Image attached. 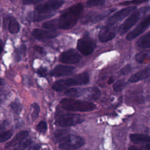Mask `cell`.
<instances>
[{
  "label": "cell",
  "mask_w": 150,
  "mask_h": 150,
  "mask_svg": "<svg viewBox=\"0 0 150 150\" xmlns=\"http://www.w3.org/2000/svg\"><path fill=\"white\" fill-rule=\"evenodd\" d=\"M83 6L81 3L74 5L65 10L57 19H53L43 23L42 26L46 29H69L77 22L83 11Z\"/></svg>",
  "instance_id": "6da1fadb"
},
{
  "label": "cell",
  "mask_w": 150,
  "mask_h": 150,
  "mask_svg": "<svg viewBox=\"0 0 150 150\" xmlns=\"http://www.w3.org/2000/svg\"><path fill=\"white\" fill-rule=\"evenodd\" d=\"M89 80L88 74L87 72H83L74 77L61 79L56 81L52 86V88L56 91H62L70 87L86 84L89 82Z\"/></svg>",
  "instance_id": "7a4b0ae2"
},
{
  "label": "cell",
  "mask_w": 150,
  "mask_h": 150,
  "mask_svg": "<svg viewBox=\"0 0 150 150\" xmlns=\"http://www.w3.org/2000/svg\"><path fill=\"white\" fill-rule=\"evenodd\" d=\"M60 104L64 110L71 111L86 112L96 108V105L91 102L73 98H63L61 100Z\"/></svg>",
  "instance_id": "3957f363"
},
{
  "label": "cell",
  "mask_w": 150,
  "mask_h": 150,
  "mask_svg": "<svg viewBox=\"0 0 150 150\" xmlns=\"http://www.w3.org/2000/svg\"><path fill=\"white\" fill-rule=\"evenodd\" d=\"M59 148L62 150H73L81 147L84 144V139L80 136L67 135L59 138Z\"/></svg>",
  "instance_id": "277c9868"
},
{
  "label": "cell",
  "mask_w": 150,
  "mask_h": 150,
  "mask_svg": "<svg viewBox=\"0 0 150 150\" xmlns=\"http://www.w3.org/2000/svg\"><path fill=\"white\" fill-rule=\"evenodd\" d=\"M149 9V6L140 8L134 12L119 27L118 32L120 35L125 33L131 27H132L139 19L142 14L148 11Z\"/></svg>",
  "instance_id": "5b68a950"
},
{
  "label": "cell",
  "mask_w": 150,
  "mask_h": 150,
  "mask_svg": "<svg viewBox=\"0 0 150 150\" xmlns=\"http://www.w3.org/2000/svg\"><path fill=\"white\" fill-rule=\"evenodd\" d=\"M83 117L76 114H65L59 116L56 120V124L60 127H67L76 125L84 121Z\"/></svg>",
  "instance_id": "8992f818"
},
{
  "label": "cell",
  "mask_w": 150,
  "mask_h": 150,
  "mask_svg": "<svg viewBox=\"0 0 150 150\" xmlns=\"http://www.w3.org/2000/svg\"><path fill=\"white\" fill-rule=\"evenodd\" d=\"M96 42L90 37L84 36L78 40L77 48L83 54L87 56L93 53L96 48Z\"/></svg>",
  "instance_id": "52a82bcc"
},
{
  "label": "cell",
  "mask_w": 150,
  "mask_h": 150,
  "mask_svg": "<svg viewBox=\"0 0 150 150\" xmlns=\"http://www.w3.org/2000/svg\"><path fill=\"white\" fill-rule=\"evenodd\" d=\"M64 2L62 0H52L47 1L43 4L36 5L35 7V12L40 13H49L62 6Z\"/></svg>",
  "instance_id": "ba28073f"
},
{
  "label": "cell",
  "mask_w": 150,
  "mask_h": 150,
  "mask_svg": "<svg viewBox=\"0 0 150 150\" xmlns=\"http://www.w3.org/2000/svg\"><path fill=\"white\" fill-rule=\"evenodd\" d=\"M81 59V56L74 49H69L63 52L59 57L60 62L70 64L77 63Z\"/></svg>",
  "instance_id": "9c48e42d"
},
{
  "label": "cell",
  "mask_w": 150,
  "mask_h": 150,
  "mask_svg": "<svg viewBox=\"0 0 150 150\" xmlns=\"http://www.w3.org/2000/svg\"><path fill=\"white\" fill-rule=\"evenodd\" d=\"M135 6H129L120 10L108 18L107 20V26H112L114 25L128 16L131 12L135 10Z\"/></svg>",
  "instance_id": "30bf717a"
},
{
  "label": "cell",
  "mask_w": 150,
  "mask_h": 150,
  "mask_svg": "<svg viewBox=\"0 0 150 150\" xmlns=\"http://www.w3.org/2000/svg\"><path fill=\"white\" fill-rule=\"evenodd\" d=\"M150 15L144 18L133 30L130 31L126 36V39L128 40L134 39L144 32L149 26Z\"/></svg>",
  "instance_id": "8fae6325"
},
{
  "label": "cell",
  "mask_w": 150,
  "mask_h": 150,
  "mask_svg": "<svg viewBox=\"0 0 150 150\" xmlns=\"http://www.w3.org/2000/svg\"><path fill=\"white\" fill-rule=\"evenodd\" d=\"M32 34L33 36L38 40H46L55 38L59 33L54 30H45L36 28L33 30Z\"/></svg>",
  "instance_id": "7c38bea8"
},
{
  "label": "cell",
  "mask_w": 150,
  "mask_h": 150,
  "mask_svg": "<svg viewBox=\"0 0 150 150\" xmlns=\"http://www.w3.org/2000/svg\"><path fill=\"white\" fill-rule=\"evenodd\" d=\"M101 96L100 89L96 87L87 88H79L78 97L80 96L85 97L90 100H97Z\"/></svg>",
  "instance_id": "4fadbf2b"
},
{
  "label": "cell",
  "mask_w": 150,
  "mask_h": 150,
  "mask_svg": "<svg viewBox=\"0 0 150 150\" xmlns=\"http://www.w3.org/2000/svg\"><path fill=\"white\" fill-rule=\"evenodd\" d=\"M74 69V67L57 65L50 73V76L54 77H60L71 74Z\"/></svg>",
  "instance_id": "5bb4252c"
},
{
  "label": "cell",
  "mask_w": 150,
  "mask_h": 150,
  "mask_svg": "<svg viewBox=\"0 0 150 150\" xmlns=\"http://www.w3.org/2000/svg\"><path fill=\"white\" fill-rule=\"evenodd\" d=\"M115 36V32L112 26H105L103 27L98 35L99 40L102 42H106L111 40Z\"/></svg>",
  "instance_id": "9a60e30c"
},
{
  "label": "cell",
  "mask_w": 150,
  "mask_h": 150,
  "mask_svg": "<svg viewBox=\"0 0 150 150\" xmlns=\"http://www.w3.org/2000/svg\"><path fill=\"white\" fill-rule=\"evenodd\" d=\"M111 11H104L102 12H96L93 14L89 15L87 16H86L83 20L81 21V22L84 24H87L88 23H96L98 21H100V20L103 19L105 17H106L110 12Z\"/></svg>",
  "instance_id": "2e32d148"
},
{
  "label": "cell",
  "mask_w": 150,
  "mask_h": 150,
  "mask_svg": "<svg viewBox=\"0 0 150 150\" xmlns=\"http://www.w3.org/2000/svg\"><path fill=\"white\" fill-rule=\"evenodd\" d=\"M29 135V132L27 131H22L16 134L13 138L6 145V148H9L15 146L23 141Z\"/></svg>",
  "instance_id": "e0dca14e"
},
{
  "label": "cell",
  "mask_w": 150,
  "mask_h": 150,
  "mask_svg": "<svg viewBox=\"0 0 150 150\" xmlns=\"http://www.w3.org/2000/svg\"><path fill=\"white\" fill-rule=\"evenodd\" d=\"M149 77V67H148L146 69L139 71L132 76H131L129 79L128 81L130 83H135L140 80L147 79Z\"/></svg>",
  "instance_id": "ac0fdd59"
},
{
  "label": "cell",
  "mask_w": 150,
  "mask_h": 150,
  "mask_svg": "<svg viewBox=\"0 0 150 150\" xmlns=\"http://www.w3.org/2000/svg\"><path fill=\"white\" fill-rule=\"evenodd\" d=\"M54 13H38L36 12H32L28 14V20L31 21H40L41 20L49 18L53 16Z\"/></svg>",
  "instance_id": "d6986e66"
},
{
  "label": "cell",
  "mask_w": 150,
  "mask_h": 150,
  "mask_svg": "<svg viewBox=\"0 0 150 150\" xmlns=\"http://www.w3.org/2000/svg\"><path fill=\"white\" fill-rule=\"evenodd\" d=\"M130 140L135 144H141L149 142V137L142 134H132L129 135Z\"/></svg>",
  "instance_id": "ffe728a7"
},
{
  "label": "cell",
  "mask_w": 150,
  "mask_h": 150,
  "mask_svg": "<svg viewBox=\"0 0 150 150\" xmlns=\"http://www.w3.org/2000/svg\"><path fill=\"white\" fill-rule=\"evenodd\" d=\"M137 45L141 48H149L150 46V32H148L146 34L141 36L137 42Z\"/></svg>",
  "instance_id": "44dd1931"
},
{
  "label": "cell",
  "mask_w": 150,
  "mask_h": 150,
  "mask_svg": "<svg viewBox=\"0 0 150 150\" xmlns=\"http://www.w3.org/2000/svg\"><path fill=\"white\" fill-rule=\"evenodd\" d=\"M19 28L20 27L18 22L15 18L11 17L8 23V29L9 32L11 33H16L19 30Z\"/></svg>",
  "instance_id": "7402d4cb"
},
{
  "label": "cell",
  "mask_w": 150,
  "mask_h": 150,
  "mask_svg": "<svg viewBox=\"0 0 150 150\" xmlns=\"http://www.w3.org/2000/svg\"><path fill=\"white\" fill-rule=\"evenodd\" d=\"M32 118L33 121H35L37 119L39 116V113L40 111V107L38 104L34 103L32 104Z\"/></svg>",
  "instance_id": "603a6c76"
},
{
  "label": "cell",
  "mask_w": 150,
  "mask_h": 150,
  "mask_svg": "<svg viewBox=\"0 0 150 150\" xmlns=\"http://www.w3.org/2000/svg\"><path fill=\"white\" fill-rule=\"evenodd\" d=\"M126 86V83L124 80H120L115 82L113 85V89L115 91L122 90Z\"/></svg>",
  "instance_id": "cb8c5ba5"
},
{
  "label": "cell",
  "mask_w": 150,
  "mask_h": 150,
  "mask_svg": "<svg viewBox=\"0 0 150 150\" xmlns=\"http://www.w3.org/2000/svg\"><path fill=\"white\" fill-rule=\"evenodd\" d=\"M13 135V131L12 130H8L4 131L0 133V142H5L8 140Z\"/></svg>",
  "instance_id": "d4e9b609"
},
{
  "label": "cell",
  "mask_w": 150,
  "mask_h": 150,
  "mask_svg": "<svg viewBox=\"0 0 150 150\" xmlns=\"http://www.w3.org/2000/svg\"><path fill=\"white\" fill-rule=\"evenodd\" d=\"M11 107L12 110L16 114H19L22 109V105L21 103L18 100H15V101L12 102L11 104Z\"/></svg>",
  "instance_id": "484cf974"
},
{
  "label": "cell",
  "mask_w": 150,
  "mask_h": 150,
  "mask_svg": "<svg viewBox=\"0 0 150 150\" xmlns=\"http://www.w3.org/2000/svg\"><path fill=\"white\" fill-rule=\"evenodd\" d=\"M148 56V53L146 52H140L135 54V59L138 63H142Z\"/></svg>",
  "instance_id": "4316f807"
},
{
  "label": "cell",
  "mask_w": 150,
  "mask_h": 150,
  "mask_svg": "<svg viewBox=\"0 0 150 150\" xmlns=\"http://www.w3.org/2000/svg\"><path fill=\"white\" fill-rule=\"evenodd\" d=\"M32 143V141L30 139H27L19 144V145L15 148V150H25Z\"/></svg>",
  "instance_id": "83f0119b"
},
{
  "label": "cell",
  "mask_w": 150,
  "mask_h": 150,
  "mask_svg": "<svg viewBox=\"0 0 150 150\" xmlns=\"http://www.w3.org/2000/svg\"><path fill=\"white\" fill-rule=\"evenodd\" d=\"M105 3L104 1L103 0H91L88 1L86 2V5L88 6H99L103 5Z\"/></svg>",
  "instance_id": "f1b7e54d"
},
{
  "label": "cell",
  "mask_w": 150,
  "mask_h": 150,
  "mask_svg": "<svg viewBox=\"0 0 150 150\" xmlns=\"http://www.w3.org/2000/svg\"><path fill=\"white\" fill-rule=\"evenodd\" d=\"M36 129L38 132H39L40 133H45L47 130L46 123L43 121H41L37 125Z\"/></svg>",
  "instance_id": "f546056e"
},
{
  "label": "cell",
  "mask_w": 150,
  "mask_h": 150,
  "mask_svg": "<svg viewBox=\"0 0 150 150\" xmlns=\"http://www.w3.org/2000/svg\"><path fill=\"white\" fill-rule=\"evenodd\" d=\"M131 66L129 64H127L126 66H125L121 70H120V73L122 75H125V74H127L131 72Z\"/></svg>",
  "instance_id": "4dcf8cb0"
},
{
  "label": "cell",
  "mask_w": 150,
  "mask_h": 150,
  "mask_svg": "<svg viewBox=\"0 0 150 150\" xmlns=\"http://www.w3.org/2000/svg\"><path fill=\"white\" fill-rule=\"evenodd\" d=\"M146 0H135V1H124L123 2H121L120 4V5H129L130 4H141L143 2H146Z\"/></svg>",
  "instance_id": "1f68e13d"
},
{
  "label": "cell",
  "mask_w": 150,
  "mask_h": 150,
  "mask_svg": "<svg viewBox=\"0 0 150 150\" xmlns=\"http://www.w3.org/2000/svg\"><path fill=\"white\" fill-rule=\"evenodd\" d=\"M67 132V130H66V129H59V130H57L55 132V137L56 138H60L64 134H66Z\"/></svg>",
  "instance_id": "d6a6232c"
},
{
  "label": "cell",
  "mask_w": 150,
  "mask_h": 150,
  "mask_svg": "<svg viewBox=\"0 0 150 150\" xmlns=\"http://www.w3.org/2000/svg\"><path fill=\"white\" fill-rule=\"evenodd\" d=\"M42 1V0H24L22 1V3L24 5H31V4H36Z\"/></svg>",
  "instance_id": "836d02e7"
},
{
  "label": "cell",
  "mask_w": 150,
  "mask_h": 150,
  "mask_svg": "<svg viewBox=\"0 0 150 150\" xmlns=\"http://www.w3.org/2000/svg\"><path fill=\"white\" fill-rule=\"evenodd\" d=\"M38 73L42 77H45L47 74V69L45 67H41L38 70Z\"/></svg>",
  "instance_id": "e575fe53"
},
{
  "label": "cell",
  "mask_w": 150,
  "mask_h": 150,
  "mask_svg": "<svg viewBox=\"0 0 150 150\" xmlns=\"http://www.w3.org/2000/svg\"><path fill=\"white\" fill-rule=\"evenodd\" d=\"M128 150H142V149L141 148H139L135 146H131L129 147Z\"/></svg>",
  "instance_id": "d590c367"
},
{
  "label": "cell",
  "mask_w": 150,
  "mask_h": 150,
  "mask_svg": "<svg viewBox=\"0 0 150 150\" xmlns=\"http://www.w3.org/2000/svg\"><path fill=\"white\" fill-rule=\"evenodd\" d=\"M35 49H36L38 52H40V53H43V48L41 47H40V46H36V47H35Z\"/></svg>",
  "instance_id": "8d00e7d4"
},
{
  "label": "cell",
  "mask_w": 150,
  "mask_h": 150,
  "mask_svg": "<svg viewBox=\"0 0 150 150\" xmlns=\"http://www.w3.org/2000/svg\"><path fill=\"white\" fill-rule=\"evenodd\" d=\"M113 81H114V77H113V76H110V77H109L108 81H107L108 84H111V83H112Z\"/></svg>",
  "instance_id": "74e56055"
},
{
  "label": "cell",
  "mask_w": 150,
  "mask_h": 150,
  "mask_svg": "<svg viewBox=\"0 0 150 150\" xmlns=\"http://www.w3.org/2000/svg\"><path fill=\"white\" fill-rule=\"evenodd\" d=\"M5 122H2L0 123V129H2L5 128Z\"/></svg>",
  "instance_id": "f35d334b"
},
{
  "label": "cell",
  "mask_w": 150,
  "mask_h": 150,
  "mask_svg": "<svg viewBox=\"0 0 150 150\" xmlns=\"http://www.w3.org/2000/svg\"><path fill=\"white\" fill-rule=\"evenodd\" d=\"M2 48H3V47H2V40L0 39V53H1V51H2Z\"/></svg>",
  "instance_id": "ab89813d"
},
{
  "label": "cell",
  "mask_w": 150,
  "mask_h": 150,
  "mask_svg": "<svg viewBox=\"0 0 150 150\" xmlns=\"http://www.w3.org/2000/svg\"><path fill=\"white\" fill-rule=\"evenodd\" d=\"M4 84H5V82H4V81L2 79H0V86L4 85Z\"/></svg>",
  "instance_id": "60d3db41"
},
{
  "label": "cell",
  "mask_w": 150,
  "mask_h": 150,
  "mask_svg": "<svg viewBox=\"0 0 150 150\" xmlns=\"http://www.w3.org/2000/svg\"><path fill=\"white\" fill-rule=\"evenodd\" d=\"M0 25H1V19H0Z\"/></svg>",
  "instance_id": "b9f144b4"
},
{
  "label": "cell",
  "mask_w": 150,
  "mask_h": 150,
  "mask_svg": "<svg viewBox=\"0 0 150 150\" xmlns=\"http://www.w3.org/2000/svg\"><path fill=\"white\" fill-rule=\"evenodd\" d=\"M43 150H46V149H43Z\"/></svg>",
  "instance_id": "7bdbcfd3"
}]
</instances>
